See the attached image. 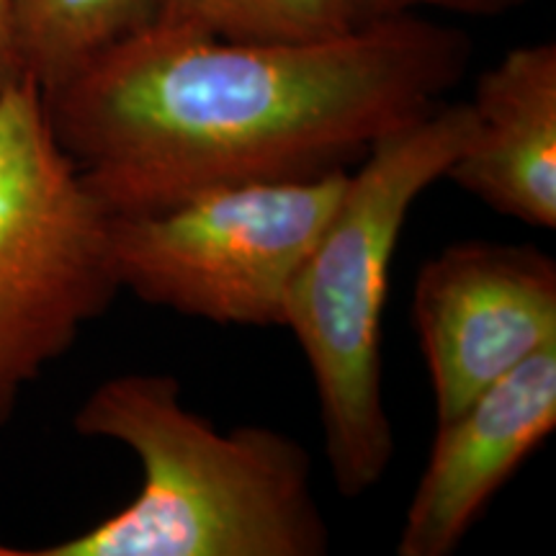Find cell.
<instances>
[{"label":"cell","mask_w":556,"mask_h":556,"mask_svg":"<svg viewBox=\"0 0 556 556\" xmlns=\"http://www.w3.org/2000/svg\"><path fill=\"white\" fill-rule=\"evenodd\" d=\"M469 135V101H443L381 137L348 170L328 225L289 283L283 328L307 358L330 475L345 497L374 490L392 464L381 368L389 270L409 208L446 178Z\"/></svg>","instance_id":"3957f363"},{"label":"cell","mask_w":556,"mask_h":556,"mask_svg":"<svg viewBox=\"0 0 556 556\" xmlns=\"http://www.w3.org/2000/svg\"><path fill=\"white\" fill-rule=\"evenodd\" d=\"M160 16L163 0H11L21 70L41 96L155 26Z\"/></svg>","instance_id":"9c48e42d"},{"label":"cell","mask_w":556,"mask_h":556,"mask_svg":"<svg viewBox=\"0 0 556 556\" xmlns=\"http://www.w3.org/2000/svg\"><path fill=\"white\" fill-rule=\"evenodd\" d=\"M26 552H21V548H13L9 544H0V556H24Z\"/></svg>","instance_id":"4fadbf2b"},{"label":"cell","mask_w":556,"mask_h":556,"mask_svg":"<svg viewBox=\"0 0 556 556\" xmlns=\"http://www.w3.org/2000/svg\"><path fill=\"white\" fill-rule=\"evenodd\" d=\"M469 60L467 34L420 13L276 41L157 21L45 103L109 214H142L222 186L351 170L443 103Z\"/></svg>","instance_id":"6da1fadb"},{"label":"cell","mask_w":556,"mask_h":556,"mask_svg":"<svg viewBox=\"0 0 556 556\" xmlns=\"http://www.w3.org/2000/svg\"><path fill=\"white\" fill-rule=\"evenodd\" d=\"M109 219L24 75L0 96V428L122 291Z\"/></svg>","instance_id":"277c9868"},{"label":"cell","mask_w":556,"mask_h":556,"mask_svg":"<svg viewBox=\"0 0 556 556\" xmlns=\"http://www.w3.org/2000/svg\"><path fill=\"white\" fill-rule=\"evenodd\" d=\"M21 78H24V70H21L16 34H13L11 0H0V96Z\"/></svg>","instance_id":"7c38bea8"},{"label":"cell","mask_w":556,"mask_h":556,"mask_svg":"<svg viewBox=\"0 0 556 556\" xmlns=\"http://www.w3.org/2000/svg\"><path fill=\"white\" fill-rule=\"evenodd\" d=\"M165 24L222 39H317L356 26L343 0H163Z\"/></svg>","instance_id":"30bf717a"},{"label":"cell","mask_w":556,"mask_h":556,"mask_svg":"<svg viewBox=\"0 0 556 556\" xmlns=\"http://www.w3.org/2000/svg\"><path fill=\"white\" fill-rule=\"evenodd\" d=\"M73 428L127 446L142 486L119 513L29 556L328 554L309 451L266 426L222 433L186 407L176 377L106 379L78 407Z\"/></svg>","instance_id":"7a4b0ae2"},{"label":"cell","mask_w":556,"mask_h":556,"mask_svg":"<svg viewBox=\"0 0 556 556\" xmlns=\"http://www.w3.org/2000/svg\"><path fill=\"white\" fill-rule=\"evenodd\" d=\"M556 428V348L536 353L438 426L402 518L400 556L454 554L484 507Z\"/></svg>","instance_id":"52a82bcc"},{"label":"cell","mask_w":556,"mask_h":556,"mask_svg":"<svg viewBox=\"0 0 556 556\" xmlns=\"http://www.w3.org/2000/svg\"><path fill=\"white\" fill-rule=\"evenodd\" d=\"M353 24L379 21L389 16H405L417 11H446L458 16H503L520 9L526 0H343Z\"/></svg>","instance_id":"8fae6325"},{"label":"cell","mask_w":556,"mask_h":556,"mask_svg":"<svg viewBox=\"0 0 556 556\" xmlns=\"http://www.w3.org/2000/svg\"><path fill=\"white\" fill-rule=\"evenodd\" d=\"M348 170L222 186L142 214H111L122 291L152 307L240 328H283L296 268L328 225Z\"/></svg>","instance_id":"5b68a950"},{"label":"cell","mask_w":556,"mask_h":556,"mask_svg":"<svg viewBox=\"0 0 556 556\" xmlns=\"http://www.w3.org/2000/svg\"><path fill=\"white\" fill-rule=\"evenodd\" d=\"M413 319L441 426L523 361L556 348V261L533 245L451 242L417 270Z\"/></svg>","instance_id":"8992f818"},{"label":"cell","mask_w":556,"mask_h":556,"mask_svg":"<svg viewBox=\"0 0 556 556\" xmlns=\"http://www.w3.org/2000/svg\"><path fill=\"white\" fill-rule=\"evenodd\" d=\"M471 135L446 178L503 217L556 227V47H516L479 75Z\"/></svg>","instance_id":"ba28073f"}]
</instances>
